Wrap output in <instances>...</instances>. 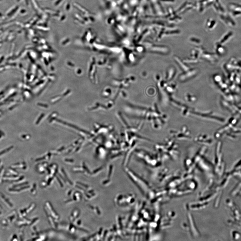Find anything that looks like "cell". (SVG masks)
<instances>
[{
  "label": "cell",
  "mask_w": 241,
  "mask_h": 241,
  "mask_svg": "<svg viewBox=\"0 0 241 241\" xmlns=\"http://www.w3.org/2000/svg\"><path fill=\"white\" fill-rule=\"evenodd\" d=\"M44 116V115H42L40 117L39 119L36 122L37 124H38V123H39L40 121L41 120V119Z\"/></svg>",
  "instance_id": "cell-1"
},
{
  "label": "cell",
  "mask_w": 241,
  "mask_h": 241,
  "mask_svg": "<svg viewBox=\"0 0 241 241\" xmlns=\"http://www.w3.org/2000/svg\"><path fill=\"white\" fill-rule=\"evenodd\" d=\"M66 161H69V162H73V160H72L66 159Z\"/></svg>",
  "instance_id": "cell-2"
}]
</instances>
